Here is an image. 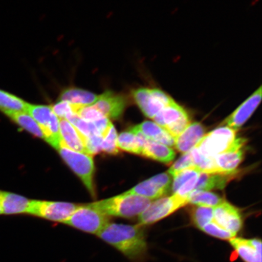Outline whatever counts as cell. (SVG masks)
<instances>
[{
    "label": "cell",
    "mask_w": 262,
    "mask_h": 262,
    "mask_svg": "<svg viewBox=\"0 0 262 262\" xmlns=\"http://www.w3.org/2000/svg\"><path fill=\"white\" fill-rule=\"evenodd\" d=\"M141 156L163 163H171L176 157V152L171 147L146 139Z\"/></svg>",
    "instance_id": "obj_21"
},
{
    "label": "cell",
    "mask_w": 262,
    "mask_h": 262,
    "mask_svg": "<svg viewBox=\"0 0 262 262\" xmlns=\"http://www.w3.org/2000/svg\"><path fill=\"white\" fill-rule=\"evenodd\" d=\"M66 120H68L75 127H76L84 137H87L94 134H100L93 123L87 122L81 119L76 114L72 115Z\"/></svg>",
    "instance_id": "obj_31"
},
{
    "label": "cell",
    "mask_w": 262,
    "mask_h": 262,
    "mask_svg": "<svg viewBox=\"0 0 262 262\" xmlns=\"http://www.w3.org/2000/svg\"><path fill=\"white\" fill-rule=\"evenodd\" d=\"M229 243L245 262H261V241L260 239L234 237Z\"/></svg>",
    "instance_id": "obj_16"
},
{
    "label": "cell",
    "mask_w": 262,
    "mask_h": 262,
    "mask_svg": "<svg viewBox=\"0 0 262 262\" xmlns=\"http://www.w3.org/2000/svg\"><path fill=\"white\" fill-rule=\"evenodd\" d=\"M3 215L2 214V210H1V208H0V215Z\"/></svg>",
    "instance_id": "obj_37"
},
{
    "label": "cell",
    "mask_w": 262,
    "mask_h": 262,
    "mask_svg": "<svg viewBox=\"0 0 262 262\" xmlns=\"http://www.w3.org/2000/svg\"><path fill=\"white\" fill-rule=\"evenodd\" d=\"M60 133L61 142L68 148L88 155L86 147V137L68 120L60 119Z\"/></svg>",
    "instance_id": "obj_19"
},
{
    "label": "cell",
    "mask_w": 262,
    "mask_h": 262,
    "mask_svg": "<svg viewBox=\"0 0 262 262\" xmlns=\"http://www.w3.org/2000/svg\"><path fill=\"white\" fill-rule=\"evenodd\" d=\"M56 149L65 163L80 179L90 194L96 198L94 182L95 165L93 156L68 148L61 141Z\"/></svg>",
    "instance_id": "obj_3"
},
{
    "label": "cell",
    "mask_w": 262,
    "mask_h": 262,
    "mask_svg": "<svg viewBox=\"0 0 262 262\" xmlns=\"http://www.w3.org/2000/svg\"><path fill=\"white\" fill-rule=\"evenodd\" d=\"M131 96L143 114L151 119L173 100L169 94L156 87L136 88L131 92Z\"/></svg>",
    "instance_id": "obj_6"
},
{
    "label": "cell",
    "mask_w": 262,
    "mask_h": 262,
    "mask_svg": "<svg viewBox=\"0 0 262 262\" xmlns=\"http://www.w3.org/2000/svg\"><path fill=\"white\" fill-rule=\"evenodd\" d=\"M236 133L227 126H221L205 134L195 147L206 157H214L230 147L236 139Z\"/></svg>",
    "instance_id": "obj_9"
},
{
    "label": "cell",
    "mask_w": 262,
    "mask_h": 262,
    "mask_svg": "<svg viewBox=\"0 0 262 262\" xmlns=\"http://www.w3.org/2000/svg\"><path fill=\"white\" fill-rule=\"evenodd\" d=\"M152 202L143 196L126 192L91 204L109 217L133 218L142 214Z\"/></svg>",
    "instance_id": "obj_2"
},
{
    "label": "cell",
    "mask_w": 262,
    "mask_h": 262,
    "mask_svg": "<svg viewBox=\"0 0 262 262\" xmlns=\"http://www.w3.org/2000/svg\"><path fill=\"white\" fill-rule=\"evenodd\" d=\"M25 112L30 115L38 124L43 134L44 140L57 149L61 141L60 119L53 112L51 106L28 103Z\"/></svg>",
    "instance_id": "obj_4"
},
{
    "label": "cell",
    "mask_w": 262,
    "mask_h": 262,
    "mask_svg": "<svg viewBox=\"0 0 262 262\" xmlns=\"http://www.w3.org/2000/svg\"><path fill=\"white\" fill-rule=\"evenodd\" d=\"M211 222L234 238L243 227L240 211L226 201L213 208V218Z\"/></svg>",
    "instance_id": "obj_11"
},
{
    "label": "cell",
    "mask_w": 262,
    "mask_h": 262,
    "mask_svg": "<svg viewBox=\"0 0 262 262\" xmlns=\"http://www.w3.org/2000/svg\"><path fill=\"white\" fill-rule=\"evenodd\" d=\"M172 180V177L168 172L160 173L140 183L127 192L155 201L162 198L169 192Z\"/></svg>",
    "instance_id": "obj_12"
},
{
    "label": "cell",
    "mask_w": 262,
    "mask_h": 262,
    "mask_svg": "<svg viewBox=\"0 0 262 262\" xmlns=\"http://www.w3.org/2000/svg\"><path fill=\"white\" fill-rule=\"evenodd\" d=\"M110 217L91 204L80 205L64 224L87 233L97 234L110 223Z\"/></svg>",
    "instance_id": "obj_5"
},
{
    "label": "cell",
    "mask_w": 262,
    "mask_h": 262,
    "mask_svg": "<svg viewBox=\"0 0 262 262\" xmlns=\"http://www.w3.org/2000/svg\"><path fill=\"white\" fill-rule=\"evenodd\" d=\"M146 139L139 131L130 128L118 136L117 147L124 151L141 155Z\"/></svg>",
    "instance_id": "obj_22"
},
{
    "label": "cell",
    "mask_w": 262,
    "mask_h": 262,
    "mask_svg": "<svg viewBox=\"0 0 262 262\" xmlns=\"http://www.w3.org/2000/svg\"><path fill=\"white\" fill-rule=\"evenodd\" d=\"M132 129L139 131L146 138L170 147L174 146V139L155 122L145 121Z\"/></svg>",
    "instance_id": "obj_20"
},
{
    "label": "cell",
    "mask_w": 262,
    "mask_h": 262,
    "mask_svg": "<svg viewBox=\"0 0 262 262\" xmlns=\"http://www.w3.org/2000/svg\"><path fill=\"white\" fill-rule=\"evenodd\" d=\"M236 172L232 173H200L193 191H209L212 189H223L233 179Z\"/></svg>",
    "instance_id": "obj_23"
},
{
    "label": "cell",
    "mask_w": 262,
    "mask_h": 262,
    "mask_svg": "<svg viewBox=\"0 0 262 262\" xmlns=\"http://www.w3.org/2000/svg\"><path fill=\"white\" fill-rule=\"evenodd\" d=\"M225 201L217 194L206 191H193L188 195V204L202 207L215 208Z\"/></svg>",
    "instance_id": "obj_26"
},
{
    "label": "cell",
    "mask_w": 262,
    "mask_h": 262,
    "mask_svg": "<svg viewBox=\"0 0 262 262\" xmlns=\"http://www.w3.org/2000/svg\"><path fill=\"white\" fill-rule=\"evenodd\" d=\"M191 220L195 227L202 229L209 224L213 218V208L195 206L191 212Z\"/></svg>",
    "instance_id": "obj_29"
},
{
    "label": "cell",
    "mask_w": 262,
    "mask_h": 262,
    "mask_svg": "<svg viewBox=\"0 0 262 262\" xmlns=\"http://www.w3.org/2000/svg\"><path fill=\"white\" fill-rule=\"evenodd\" d=\"M81 107L83 106L75 105L64 101H59L51 106L53 112L60 119H67L72 115L77 114Z\"/></svg>",
    "instance_id": "obj_33"
},
{
    "label": "cell",
    "mask_w": 262,
    "mask_h": 262,
    "mask_svg": "<svg viewBox=\"0 0 262 262\" xmlns=\"http://www.w3.org/2000/svg\"><path fill=\"white\" fill-rule=\"evenodd\" d=\"M103 137L100 134H94L86 137V147L88 155L94 156L101 151Z\"/></svg>",
    "instance_id": "obj_36"
},
{
    "label": "cell",
    "mask_w": 262,
    "mask_h": 262,
    "mask_svg": "<svg viewBox=\"0 0 262 262\" xmlns=\"http://www.w3.org/2000/svg\"><path fill=\"white\" fill-rule=\"evenodd\" d=\"M127 103V98L123 94L107 91L99 95L93 106L107 119L117 120L122 116Z\"/></svg>",
    "instance_id": "obj_14"
},
{
    "label": "cell",
    "mask_w": 262,
    "mask_h": 262,
    "mask_svg": "<svg viewBox=\"0 0 262 262\" xmlns=\"http://www.w3.org/2000/svg\"><path fill=\"white\" fill-rule=\"evenodd\" d=\"M8 117L12 122L17 124L21 128L28 131L32 135L42 139H45L43 134H42L38 124L35 122L34 119L25 111L19 112H13L5 115Z\"/></svg>",
    "instance_id": "obj_25"
},
{
    "label": "cell",
    "mask_w": 262,
    "mask_h": 262,
    "mask_svg": "<svg viewBox=\"0 0 262 262\" xmlns=\"http://www.w3.org/2000/svg\"><path fill=\"white\" fill-rule=\"evenodd\" d=\"M261 100V86H260L225 120L222 124L237 131L250 119L259 105Z\"/></svg>",
    "instance_id": "obj_15"
},
{
    "label": "cell",
    "mask_w": 262,
    "mask_h": 262,
    "mask_svg": "<svg viewBox=\"0 0 262 262\" xmlns=\"http://www.w3.org/2000/svg\"><path fill=\"white\" fill-rule=\"evenodd\" d=\"M99 97L91 92L76 87L65 88L59 96V101L67 102L81 106H91L96 102Z\"/></svg>",
    "instance_id": "obj_24"
},
{
    "label": "cell",
    "mask_w": 262,
    "mask_h": 262,
    "mask_svg": "<svg viewBox=\"0 0 262 262\" xmlns=\"http://www.w3.org/2000/svg\"><path fill=\"white\" fill-rule=\"evenodd\" d=\"M142 226L108 223L97 236L132 261L145 257L147 244Z\"/></svg>",
    "instance_id": "obj_1"
},
{
    "label": "cell",
    "mask_w": 262,
    "mask_h": 262,
    "mask_svg": "<svg viewBox=\"0 0 262 262\" xmlns=\"http://www.w3.org/2000/svg\"><path fill=\"white\" fill-rule=\"evenodd\" d=\"M152 120L173 139L178 137L191 123L187 111L174 100L160 111Z\"/></svg>",
    "instance_id": "obj_8"
},
{
    "label": "cell",
    "mask_w": 262,
    "mask_h": 262,
    "mask_svg": "<svg viewBox=\"0 0 262 262\" xmlns=\"http://www.w3.org/2000/svg\"><path fill=\"white\" fill-rule=\"evenodd\" d=\"M247 142V139L236 138L226 151L214 157L217 173L236 172L237 167L243 161Z\"/></svg>",
    "instance_id": "obj_13"
},
{
    "label": "cell",
    "mask_w": 262,
    "mask_h": 262,
    "mask_svg": "<svg viewBox=\"0 0 262 262\" xmlns=\"http://www.w3.org/2000/svg\"><path fill=\"white\" fill-rule=\"evenodd\" d=\"M31 201L24 196L0 190V208L3 215L28 214Z\"/></svg>",
    "instance_id": "obj_17"
},
{
    "label": "cell",
    "mask_w": 262,
    "mask_h": 262,
    "mask_svg": "<svg viewBox=\"0 0 262 262\" xmlns=\"http://www.w3.org/2000/svg\"><path fill=\"white\" fill-rule=\"evenodd\" d=\"M188 204V196L173 194L157 199L138 216L139 225L144 226L155 224Z\"/></svg>",
    "instance_id": "obj_7"
},
{
    "label": "cell",
    "mask_w": 262,
    "mask_h": 262,
    "mask_svg": "<svg viewBox=\"0 0 262 262\" xmlns=\"http://www.w3.org/2000/svg\"><path fill=\"white\" fill-rule=\"evenodd\" d=\"M205 134V127L201 123H192L174 139V147L177 150L183 154L191 151Z\"/></svg>",
    "instance_id": "obj_18"
},
{
    "label": "cell",
    "mask_w": 262,
    "mask_h": 262,
    "mask_svg": "<svg viewBox=\"0 0 262 262\" xmlns=\"http://www.w3.org/2000/svg\"><path fill=\"white\" fill-rule=\"evenodd\" d=\"M117 130L113 124L103 137L101 151L110 155H118L119 153V149L117 147Z\"/></svg>",
    "instance_id": "obj_30"
},
{
    "label": "cell",
    "mask_w": 262,
    "mask_h": 262,
    "mask_svg": "<svg viewBox=\"0 0 262 262\" xmlns=\"http://www.w3.org/2000/svg\"><path fill=\"white\" fill-rule=\"evenodd\" d=\"M77 115L87 122L94 123L104 117L99 111L93 105L83 106L78 110Z\"/></svg>",
    "instance_id": "obj_35"
},
{
    "label": "cell",
    "mask_w": 262,
    "mask_h": 262,
    "mask_svg": "<svg viewBox=\"0 0 262 262\" xmlns=\"http://www.w3.org/2000/svg\"><path fill=\"white\" fill-rule=\"evenodd\" d=\"M193 166H195L194 163V161H193L191 152L189 151L183 154V156L180 157V158L170 167V168L167 172L173 178L177 173L183 171V170L192 168Z\"/></svg>",
    "instance_id": "obj_34"
},
{
    "label": "cell",
    "mask_w": 262,
    "mask_h": 262,
    "mask_svg": "<svg viewBox=\"0 0 262 262\" xmlns=\"http://www.w3.org/2000/svg\"><path fill=\"white\" fill-rule=\"evenodd\" d=\"M201 173V171L195 166H193L192 168L183 170V171L177 173L172 178L171 189L173 194H175L180 188L182 187L189 180L194 177L199 176Z\"/></svg>",
    "instance_id": "obj_32"
},
{
    "label": "cell",
    "mask_w": 262,
    "mask_h": 262,
    "mask_svg": "<svg viewBox=\"0 0 262 262\" xmlns=\"http://www.w3.org/2000/svg\"><path fill=\"white\" fill-rule=\"evenodd\" d=\"M191 152L194 166L201 172L217 173L214 157H206L202 155L196 147L192 149Z\"/></svg>",
    "instance_id": "obj_28"
},
{
    "label": "cell",
    "mask_w": 262,
    "mask_h": 262,
    "mask_svg": "<svg viewBox=\"0 0 262 262\" xmlns=\"http://www.w3.org/2000/svg\"><path fill=\"white\" fill-rule=\"evenodd\" d=\"M27 102L9 92L0 89V112L6 115L10 113L26 111Z\"/></svg>",
    "instance_id": "obj_27"
},
{
    "label": "cell",
    "mask_w": 262,
    "mask_h": 262,
    "mask_svg": "<svg viewBox=\"0 0 262 262\" xmlns=\"http://www.w3.org/2000/svg\"><path fill=\"white\" fill-rule=\"evenodd\" d=\"M79 206L68 202L31 200L28 214L64 224Z\"/></svg>",
    "instance_id": "obj_10"
}]
</instances>
